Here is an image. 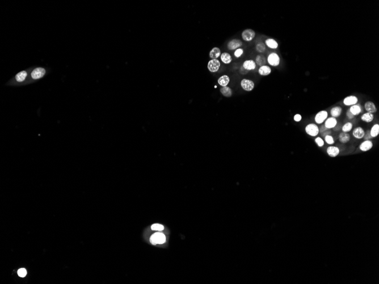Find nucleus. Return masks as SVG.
Instances as JSON below:
<instances>
[{
	"label": "nucleus",
	"instance_id": "obj_13",
	"mask_svg": "<svg viewBox=\"0 0 379 284\" xmlns=\"http://www.w3.org/2000/svg\"><path fill=\"white\" fill-rule=\"evenodd\" d=\"M349 111L351 112V113L354 116H355L362 113L363 111V108L362 106H361L360 104L357 103L356 105L350 106L349 108Z\"/></svg>",
	"mask_w": 379,
	"mask_h": 284
},
{
	"label": "nucleus",
	"instance_id": "obj_17",
	"mask_svg": "<svg viewBox=\"0 0 379 284\" xmlns=\"http://www.w3.org/2000/svg\"><path fill=\"white\" fill-rule=\"evenodd\" d=\"M326 152L329 156L331 157H335L340 154V150L337 146L330 145L327 148Z\"/></svg>",
	"mask_w": 379,
	"mask_h": 284
},
{
	"label": "nucleus",
	"instance_id": "obj_34",
	"mask_svg": "<svg viewBox=\"0 0 379 284\" xmlns=\"http://www.w3.org/2000/svg\"><path fill=\"white\" fill-rule=\"evenodd\" d=\"M151 228L153 230H158V231H162L163 230L164 227L162 225L156 223V224H153V225H152Z\"/></svg>",
	"mask_w": 379,
	"mask_h": 284
},
{
	"label": "nucleus",
	"instance_id": "obj_23",
	"mask_svg": "<svg viewBox=\"0 0 379 284\" xmlns=\"http://www.w3.org/2000/svg\"><path fill=\"white\" fill-rule=\"evenodd\" d=\"M256 63L258 66L262 67L263 65H266L267 63V59L266 57L263 55H258L256 58Z\"/></svg>",
	"mask_w": 379,
	"mask_h": 284
},
{
	"label": "nucleus",
	"instance_id": "obj_3",
	"mask_svg": "<svg viewBox=\"0 0 379 284\" xmlns=\"http://www.w3.org/2000/svg\"><path fill=\"white\" fill-rule=\"evenodd\" d=\"M166 240L165 236L161 233H156L151 236L150 241L153 245L162 244Z\"/></svg>",
	"mask_w": 379,
	"mask_h": 284
},
{
	"label": "nucleus",
	"instance_id": "obj_9",
	"mask_svg": "<svg viewBox=\"0 0 379 284\" xmlns=\"http://www.w3.org/2000/svg\"><path fill=\"white\" fill-rule=\"evenodd\" d=\"M242 45V42L240 39H234L232 40L228 43L227 47L229 50H237Z\"/></svg>",
	"mask_w": 379,
	"mask_h": 284
},
{
	"label": "nucleus",
	"instance_id": "obj_11",
	"mask_svg": "<svg viewBox=\"0 0 379 284\" xmlns=\"http://www.w3.org/2000/svg\"><path fill=\"white\" fill-rule=\"evenodd\" d=\"M45 70L42 67H38L33 70L31 73V77L33 79H36L42 78L45 76Z\"/></svg>",
	"mask_w": 379,
	"mask_h": 284
},
{
	"label": "nucleus",
	"instance_id": "obj_33",
	"mask_svg": "<svg viewBox=\"0 0 379 284\" xmlns=\"http://www.w3.org/2000/svg\"><path fill=\"white\" fill-rule=\"evenodd\" d=\"M315 142L317 145L318 146L320 147V148L323 147L324 145H325L324 140L320 137H316L315 139Z\"/></svg>",
	"mask_w": 379,
	"mask_h": 284
},
{
	"label": "nucleus",
	"instance_id": "obj_4",
	"mask_svg": "<svg viewBox=\"0 0 379 284\" xmlns=\"http://www.w3.org/2000/svg\"><path fill=\"white\" fill-rule=\"evenodd\" d=\"M328 117V112L326 110H322L317 112L314 116V121L316 124H322Z\"/></svg>",
	"mask_w": 379,
	"mask_h": 284
},
{
	"label": "nucleus",
	"instance_id": "obj_40",
	"mask_svg": "<svg viewBox=\"0 0 379 284\" xmlns=\"http://www.w3.org/2000/svg\"><path fill=\"white\" fill-rule=\"evenodd\" d=\"M328 130H329V129H328V128H326V127L325 126V125H324V124H323V125H322L321 126V127H320V128H319V131H320V132L321 133H323V132H325V131H328Z\"/></svg>",
	"mask_w": 379,
	"mask_h": 284
},
{
	"label": "nucleus",
	"instance_id": "obj_28",
	"mask_svg": "<svg viewBox=\"0 0 379 284\" xmlns=\"http://www.w3.org/2000/svg\"><path fill=\"white\" fill-rule=\"evenodd\" d=\"M220 92L225 97H230L232 95V90L228 86L222 87L220 89Z\"/></svg>",
	"mask_w": 379,
	"mask_h": 284
},
{
	"label": "nucleus",
	"instance_id": "obj_32",
	"mask_svg": "<svg viewBox=\"0 0 379 284\" xmlns=\"http://www.w3.org/2000/svg\"><path fill=\"white\" fill-rule=\"evenodd\" d=\"M325 141L326 142L327 144L330 145H333L334 144V139L333 138V137L332 136L330 135H327L324 137Z\"/></svg>",
	"mask_w": 379,
	"mask_h": 284
},
{
	"label": "nucleus",
	"instance_id": "obj_10",
	"mask_svg": "<svg viewBox=\"0 0 379 284\" xmlns=\"http://www.w3.org/2000/svg\"><path fill=\"white\" fill-rule=\"evenodd\" d=\"M365 132H366L362 127H357L354 129L352 134L354 137L356 139H363Z\"/></svg>",
	"mask_w": 379,
	"mask_h": 284
},
{
	"label": "nucleus",
	"instance_id": "obj_22",
	"mask_svg": "<svg viewBox=\"0 0 379 284\" xmlns=\"http://www.w3.org/2000/svg\"><path fill=\"white\" fill-rule=\"evenodd\" d=\"M351 139L350 135L349 133L341 132L339 135V141L342 144H346L349 142Z\"/></svg>",
	"mask_w": 379,
	"mask_h": 284
},
{
	"label": "nucleus",
	"instance_id": "obj_1",
	"mask_svg": "<svg viewBox=\"0 0 379 284\" xmlns=\"http://www.w3.org/2000/svg\"><path fill=\"white\" fill-rule=\"evenodd\" d=\"M306 133L311 137H316L320 133L319 127L316 124L309 123L305 127Z\"/></svg>",
	"mask_w": 379,
	"mask_h": 284
},
{
	"label": "nucleus",
	"instance_id": "obj_2",
	"mask_svg": "<svg viewBox=\"0 0 379 284\" xmlns=\"http://www.w3.org/2000/svg\"><path fill=\"white\" fill-rule=\"evenodd\" d=\"M267 62L272 67H278L280 63V56L275 52H271L268 56Z\"/></svg>",
	"mask_w": 379,
	"mask_h": 284
},
{
	"label": "nucleus",
	"instance_id": "obj_19",
	"mask_svg": "<svg viewBox=\"0 0 379 284\" xmlns=\"http://www.w3.org/2000/svg\"><path fill=\"white\" fill-rule=\"evenodd\" d=\"M342 112V108L340 106H335L330 110V115L331 117L337 118L341 115Z\"/></svg>",
	"mask_w": 379,
	"mask_h": 284
},
{
	"label": "nucleus",
	"instance_id": "obj_26",
	"mask_svg": "<svg viewBox=\"0 0 379 284\" xmlns=\"http://www.w3.org/2000/svg\"><path fill=\"white\" fill-rule=\"evenodd\" d=\"M220 59L221 60V61L223 62L225 64H230L231 62H232V57L231 55L227 53V52H224L223 53L221 56H220Z\"/></svg>",
	"mask_w": 379,
	"mask_h": 284
},
{
	"label": "nucleus",
	"instance_id": "obj_24",
	"mask_svg": "<svg viewBox=\"0 0 379 284\" xmlns=\"http://www.w3.org/2000/svg\"><path fill=\"white\" fill-rule=\"evenodd\" d=\"M221 55V50L218 47L213 48L210 52V57L212 59H217Z\"/></svg>",
	"mask_w": 379,
	"mask_h": 284
},
{
	"label": "nucleus",
	"instance_id": "obj_15",
	"mask_svg": "<svg viewBox=\"0 0 379 284\" xmlns=\"http://www.w3.org/2000/svg\"><path fill=\"white\" fill-rule=\"evenodd\" d=\"M364 108H365L366 111L367 112L371 113H373V114H374V113H376L378 111L376 106L375 105L374 102H372L371 101H367L364 103Z\"/></svg>",
	"mask_w": 379,
	"mask_h": 284
},
{
	"label": "nucleus",
	"instance_id": "obj_18",
	"mask_svg": "<svg viewBox=\"0 0 379 284\" xmlns=\"http://www.w3.org/2000/svg\"><path fill=\"white\" fill-rule=\"evenodd\" d=\"M265 45L266 46H267L268 48L272 49V50H276L278 48V43L273 38H268L265 40Z\"/></svg>",
	"mask_w": 379,
	"mask_h": 284
},
{
	"label": "nucleus",
	"instance_id": "obj_7",
	"mask_svg": "<svg viewBox=\"0 0 379 284\" xmlns=\"http://www.w3.org/2000/svg\"><path fill=\"white\" fill-rule=\"evenodd\" d=\"M220 67V62L218 59H212L208 63L207 67L208 70L212 73L218 72Z\"/></svg>",
	"mask_w": 379,
	"mask_h": 284
},
{
	"label": "nucleus",
	"instance_id": "obj_38",
	"mask_svg": "<svg viewBox=\"0 0 379 284\" xmlns=\"http://www.w3.org/2000/svg\"><path fill=\"white\" fill-rule=\"evenodd\" d=\"M363 139L364 140H370L372 139V137H371L370 133H369V131H367L366 132H365L364 136L363 137Z\"/></svg>",
	"mask_w": 379,
	"mask_h": 284
},
{
	"label": "nucleus",
	"instance_id": "obj_29",
	"mask_svg": "<svg viewBox=\"0 0 379 284\" xmlns=\"http://www.w3.org/2000/svg\"><path fill=\"white\" fill-rule=\"evenodd\" d=\"M353 128V124L351 122H347L342 126L341 130L343 132L349 133L351 131Z\"/></svg>",
	"mask_w": 379,
	"mask_h": 284
},
{
	"label": "nucleus",
	"instance_id": "obj_30",
	"mask_svg": "<svg viewBox=\"0 0 379 284\" xmlns=\"http://www.w3.org/2000/svg\"><path fill=\"white\" fill-rule=\"evenodd\" d=\"M27 73L26 71H22L17 74L16 76V79L18 82H22L27 77Z\"/></svg>",
	"mask_w": 379,
	"mask_h": 284
},
{
	"label": "nucleus",
	"instance_id": "obj_35",
	"mask_svg": "<svg viewBox=\"0 0 379 284\" xmlns=\"http://www.w3.org/2000/svg\"><path fill=\"white\" fill-rule=\"evenodd\" d=\"M244 53V50L242 48H238L236 50H235L234 52V55L237 58H239L241 56H242V55Z\"/></svg>",
	"mask_w": 379,
	"mask_h": 284
},
{
	"label": "nucleus",
	"instance_id": "obj_37",
	"mask_svg": "<svg viewBox=\"0 0 379 284\" xmlns=\"http://www.w3.org/2000/svg\"><path fill=\"white\" fill-rule=\"evenodd\" d=\"M294 120L296 122H300L302 120V116L299 113H297L294 116Z\"/></svg>",
	"mask_w": 379,
	"mask_h": 284
},
{
	"label": "nucleus",
	"instance_id": "obj_16",
	"mask_svg": "<svg viewBox=\"0 0 379 284\" xmlns=\"http://www.w3.org/2000/svg\"><path fill=\"white\" fill-rule=\"evenodd\" d=\"M256 62L253 60H247L244 62L242 67L247 71H250L254 70L256 68Z\"/></svg>",
	"mask_w": 379,
	"mask_h": 284
},
{
	"label": "nucleus",
	"instance_id": "obj_20",
	"mask_svg": "<svg viewBox=\"0 0 379 284\" xmlns=\"http://www.w3.org/2000/svg\"><path fill=\"white\" fill-rule=\"evenodd\" d=\"M272 72L271 67L268 65H263L260 67L258 69L259 74L262 76H267L271 74Z\"/></svg>",
	"mask_w": 379,
	"mask_h": 284
},
{
	"label": "nucleus",
	"instance_id": "obj_39",
	"mask_svg": "<svg viewBox=\"0 0 379 284\" xmlns=\"http://www.w3.org/2000/svg\"><path fill=\"white\" fill-rule=\"evenodd\" d=\"M346 115L347 117L349 119H350V120H352V119H353L355 117V116H354V115L351 113V112L349 111V110H348L347 111V112H346Z\"/></svg>",
	"mask_w": 379,
	"mask_h": 284
},
{
	"label": "nucleus",
	"instance_id": "obj_6",
	"mask_svg": "<svg viewBox=\"0 0 379 284\" xmlns=\"http://www.w3.org/2000/svg\"><path fill=\"white\" fill-rule=\"evenodd\" d=\"M241 86L242 88L246 91H251L254 89L255 84L254 82L249 79H243L241 82Z\"/></svg>",
	"mask_w": 379,
	"mask_h": 284
},
{
	"label": "nucleus",
	"instance_id": "obj_5",
	"mask_svg": "<svg viewBox=\"0 0 379 284\" xmlns=\"http://www.w3.org/2000/svg\"><path fill=\"white\" fill-rule=\"evenodd\" d=\"M242 38L246 42H251L256 36V32L251 28H247L242 33Z\"/></svg>",
	"mask_w": 379,
	"mask_h": 284
},
{
	"label": "nucleus",
	"instance_id": "obj_25",
	"mask_svg": "<svg viewBox=\"0 0 379 284\" xmlns=\"http://www.w3.org/2000/svg\"><path fill=\"white\" fill-rule=\"evenodd\" d=\"M230 81V78L227 75H224L218 79V84L222 87L227 86Z\"/></svg>",
	"mask_w": 379,
	"mask_h": 284
},
{
	"label": "nucleus",
	"instance_id": "obj_8",
	"mask_svg": "<svg viewBox=\"0 0 379 284\" xmlns=\"http://www.w3.org/2000/svg\"><path fill=\"white\" fill-rule=\"evenodd\" d=\"M359 101L358 98L355 95H349L346 96L343 100V103L346 106H353L357 103Z\"/></svg>",
	"mask_w": 379,
	"mask_h": 284
},
{
	"label": "nucleus",
	"instance_id": "obj_27",
	"mask_svg": "<svg viewBox=\"0 0 379 284\" xmlns=\"http://www.w3.org/2000/svg\"><path fill=\"white\" fill-rule=\"evenodd\" d=\"M369 133H370L371 137H372V139L377 137L379 134V124H374V125L371 128V129L369 131Z\"/></svg>",
	"mask_w": 379,
	"mask_h": 284
},
{
	"label": "nucleus",
	"instance_id": "obj_14",
	"mask_svg": "<svg viewBox=\"0 0 379 284\" xmlns=\"http://www.w3.org/2000/svg\"><path fill=\"white\" fill-rule=\"evenodd\" d=\"M373 142L371 140H364L359 146L360 150L364 152L368 151L373 148Z\"/></svg>",
	"mask_w": 379,
	"mask_h": 284
},
{
	"label": "nucleus",
	"instance_id": "obj_41",
	"mask_svg": "<svg viewBox=\"0 0 379 284\" xmlns=\"http://www.w3.org/2000/svg\"><path fill=\"white\" fill-rule=\"evenodd\" d=\"M331 133V130H330V129H329V130H328V131H326L324 132L323 133H321V134L322 135L323 137L324 138L326 136H327V135H330V134Z\"/></svg>",
	"mask_w": 379,
	"mask_h": 284
},
{
	"label": "nucleus",
	"instance_id": "obj_36",
	"mask_svg": "<svg viewBox=\"0 0 379 284\" xmlns=\"http://www.w3.org/2000/svg\"><path fill=\"white\" fill-rule=\"evenodd\" d=\"M18 274L20 277H24L26 276V274H27V271L25 268H21L20 269L18 270Z\"/></svg>",
	"mask_w": 379,
	"mask_h": 284
},
{
	"label": "nucleus",
	"instance_id": "obj_21",
	"mask_svg": "<svg viewBox=\"0 0 379 284\" xmlns=\"http://www.w3.org/2000/svg\"><path fill=\"white\" fill-rule=\"evenodd\" d=\"M360 118L363 122L365 123H371L374 120V115L373 113L366 112V113L363 114Z\"/></svg>",
	"mask_w": 379,
	"mask_h": 284
},
{
	"label": "nucleus",
	"instance_id": "obj_31",
	"mask_svg": "<svg viewBox=\"0 0 379 284\" xmlns=\"http://www.w3.org/2000/svg\"><path fill=\"white\" fill-rule=\"evenodd\" d=\"M256 50L259 53H263L266 50V46L264 43L259 42L256 44Z\"/></svg>",
	"mask_w": 379,
	"mask_h": 284
},
{
	"label": "nucleus",
	"instance_id": "obj_12",
	"mask_svg": "<svg viewBox=\"0 0 379 284\" xmlns=\"http://www.w3.org/2000/svg\"><path fill=\"white\" fill-rule=\"evenodd\" d=\"M338 124V122L336 118L333 117H328L327 119L325 120V122H324V125L325 126L329 129H333L335 127V126Z\"/></svg>",
	"mask_w": 379,
	"mask_h": 284
}]
</instances>
